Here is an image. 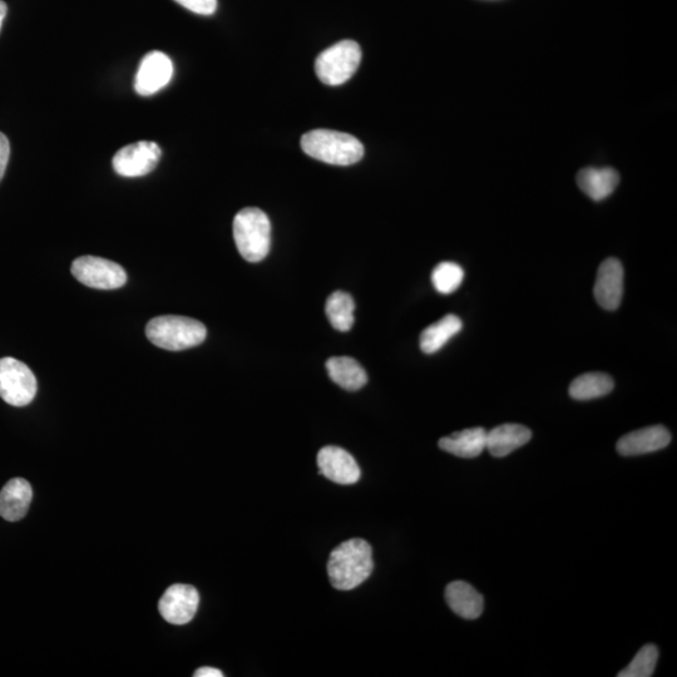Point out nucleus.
<instances>
[{"instance_id":"9","label":"nucleus","mask_w":677,"mask_h":677,"mask_svg":"<svg viewBox=\"0 0 677 677\" xmlns=\"http://www.w3.org/2000/svg\"><path fill=\"white\" fill-rule=\"evenodd\" d=\"M200 596L196 588L191 585H177L167 588L162 599L158 602V610L168 624L186 625L194 619L199 610Z\"/></svg>"},{"instance_id":"1","label":"nucleus","mask_w":677,"mask_h":677,"mask_svg":"<svg viewBox=\"0 0 677 677\" xmlns=\"http://www.w3.org/2000/svg\"><path fill=\"white\" fill-rule=\"evenodd\" d=\"M373 551L369 543L359 538L345 541L335 548L328 561V576L336 590H354L372 575Z\"/></svg>"},{"instance_id":"15","label":"nucleus","mask_w":677,"mask_h":677,"mask_svg":"<svg viewBox=\"0 0 677 677\" xmlns=\"http://www.w3.org/2000/svg\"><path fill=\"white\" fill-rule=\"evenodd\" d=\"M532 432L521 424H502L487 432L486 449L491 456L503 458L531 441Z\"/></svg>"},{"instance_id":"22","label":"nucleus","mask_w":677,"mask_h":677,"mask_svg":"<svg viewBox=\"0 0 677 677\" xmlns=\"http://www.w3.org/2000/svg\"><path fill=\"white\" fill-rule=\"evenodd\" d=\"M355 303L352 295L344 291H335L326 300V316L333 325V328L339 331H349L354 325Z\"/></svg>"},{"instance_id":"10","label":"nucleus","mask_w":677,"mask_h":677,"mask_svg":"<svg viewBox=\"0 0 677 677\" xmlns=\"http://www.w3.org/2000/svg\"><path fill=\"white\" fill-rule=\"evenodd\" d=\"M174 76V64L165 53L153 51L142 58L136 73L135 91L146 97L155 95L170 83Z\"/></svg>"},{"instance_id":"27","label":"nucleus","mask_w":677,"mask_h":677,"mask_svg":"<svg viewBox=\"0 0 677 677\" xmlns=\"http://www.w3.org/2000/svg\"><path fill=\"white\" fill-rule=\"evenodd\" d=\"M195 677H222L224 674L220 670L214 669V667H201V669L196 670Z\"/></svg>"},{"instance_id":"2","label":"nucleus","mask_w":677,"mask_h":677,"mask_svg":"<svg viewBox=\"0 0 677 677\" xmlns=\"http://www.w3.org/2000/svg\"><path fill=\"white\" fill-rule=\"evenodd\" d=\"M301 148L311 158L335 166H350L362 160V142L348 133L315 130L301 138Z\"/></svg>"},{"instance_id":"14","label":"nucleus","mask_w":677,"mask_h":677,"mask_svg":"<svg viewBox=\"0 0 677 677\" xmlns=\"http://www.w3.org/2000/svg\"><path fill=\"white\" fill-rule=\"evenodd\" d=\"M33 489L26 479L14 478L0 491V517L18 522L26 517L31 506Z\"/></svg>"},{"instance_id":"28","label":"nucleus","mask_w":677,"mask_h":677,"mask_svg":"<svg viewBox=\"0 0 677 677\" xmlns=\"http://www.w3.org/2000/svg\"><path fill=\"white\" fill-rule=\"evenodd\" d=\"M8 7L7 4L0 0V31H2L4 19L7 17Z\"/></svg>"},{"instance_id":"26","label":"nucleus","mask_w":677,"mask_h":677,"mask_svg":"<svg viewBox=\"0 0 677 677\" xmlns=\"http://www.w3.org/2000/svg\"><path fill=\"white\" fill-rule=\"evenodd\" d=\"M9 156H11V145H9L7 136L0 132V181L6 174Z\"/></svg>"},{"instance_id":"24","label":"nucleus","mask_w":677,"mask_h":677,"mask_svg":"<svg viewBox=\"0 0 677 677\" xmlns=\"http://www.w3.org/2000/svg\"><path fill=\"white\" fill-rule=\"evenodd\" d=\"M659 660V650L655 645L649 644L642 647L626 667L620 672L619 677H651Z\"/></svg>"},{"instance_id":"19","label":"nucleus","mask_w":677,"mask_h":677,"mask_svg":"<svg viewBox=\"0 0 677 677\" xmlns=\"http://www.w3.org/2000/svg\"><path fill=\"white\" fill-rule=\"evenodd\" d=\"M331 380L350 392L362 389L368 382V374L357 360L350 357H334L326 362Z\"/></svg>"},{"instance_id":"12","label":"nucleus","mask_w":677,"mask_h":677,"mask_svg":"<svg viewBox=\"0 0 677 677\" xmlns=\"http://www.w3.org/2000/svg\"><path fill=\"white\" fill-rule=\"evenodd\" d=\"M594 293L602 309H619L624 296V266L619 260L609 258L600 265Z\"/></svg>"},{"instance_id":"4","label":"nucleus","mask_w":677,"mask_h":677,"mask_svg":"<svg viewBox=\"0 0 677 677\" xmlns=\"http://www.w3.org/2000/svg\"><path fill=\"white\" fill-rule=\"evenodd\" d=\"M234 239L240 255L249 263H260L268 256L271 224L268 215L256 207H246L234 219Z\"/></svg>"},{"instance_id":"3","label":"nucleus","mask_w":677,"mask_h":677,"mask_svg":"<svg viewBox=\"0 0 677 677\" xmlns=\"http://www.w3.org/2000/svg\"><path fill=\"white\" fill-rule=\"evenodd\" d=\"M148 340L156 347L181 352L205 342L206 326L186 316L165 315L150 320L146 326Z\"/></svg>"},{"instance_id":"6","label":"nucleus","mask_w":677,"mask_h":677,"mask_svg":"<svg viewBox=\"0 0 677 677\" xmlns=\"http://www.w3.org/2000/svg\"><path fill=\"white\" fill-rule=\"evenodd\" d=\"M37 379L28 365L14 358L0 359V398L13 407H26L37 395Z\"/></svg>"},{"instance_id":"23","label":"nucleus","mask_w":677,"mask_h":677,"mask_svg":"<svg viewBox=\"0 0 677 677\" xmlns=\"http://www.w3.org/2000/svg\"><path fill=\"white\" fill-rule=\"evenodd\" d=\"M464 271L456 263H441L436 266L432 273V283L434 288L443 295L454 293L462 285Z\"/></svg>"},{"instance_id":"5","label":"nucleus","mask_w":677,"mask_h":677,"mask_svg":"<svg viewBox=\"0 0 677 677\" xmlns=\"http://www.w3.org/2000/svg\"><path fill=\"white\" fill-rule=\"evenodd\" d=\"M362 62V49L357 42L342 41L319 54L315 62L316 76L326 86H340L354 76Z\"/></svg>"},{"instance_id":"13","label":"nucleus","mask_w":677,"mask_h":677,"mask_svg":"<svg viewBox=\"0 0 677 677\" xmlns=\"http://www.w3.org/2000/svg\"><path fill=\"white\" fill-rule=\"evenodd\" d=\"M670 442V432L665 427L654 426L626 434L617 442L616 448L621 456L634 457L661 451Z\"/></svg>"},{"instance_id":"17","label":"nucleus","mask_w":677,"mask_h":677,"mask_svg":"<svg viewBox=\"0 0 677 677\" xmlns=\"http://www.w3.org/2000/svg\"><path fill=\"white\" fill-rule=\"evenodd\" d=\"M446 600L454 614L464 620H477L483 614V597L464 581H454L446 588Z\"/></svg>"},{"instance_id":"16","label":"nucleus","mask_w":677,"mask_h":677,"mask_svg":"<svg viewBox=\"0 0 677 677\" xmlns=\"http://www.w3.org/2000/svg\"><path fill=\"white\" fill-rule=\"evenodd\" d=\"M620 176L614 168L587 167L578 172L577 185L594 201H602L614 194L619 186Z\"/></svg>"},{"instance_id":"21","label":"nucleus","mask_w":677,"mask_h":677,"mask_svg":"<svg viewBox=\"0 0 677 677\" xmlns=\"http://www.w3.org/2000/svg\"><path fill=\"white\" fill-rule=\"evenodd\" d=\"M614 379L605 373H587L573 380L570 395L575 400H592L610 394L614 390Z\"/></svg>"},{"instance_id":"11","label":"nucleus","mask_w":677,"mask_h":677,"mask_svg":"<svg viewBox=\"0 0 677 677\" xmlns=\"http://www.w3.org/2000/svg\"><path fill=\"white\" fill-rule=\"evenodd\" d=\"M318 467L329 481L338 484H354L362 477V472L352 454L340 447L328 446L318 453Z\"/></svg>"},{"instance_id":"8","label":"nucleus","mask_w":677,"mask_h":677,"mask_svg":"<svg viewBox=\"0 0 677 677\" xmlns=\"http://www.w3.org/2000/svg\"><path fill=\"white\" fill-rule=\"evenodd\" d=\"M161 155V148L155 142L132 143L113 156V170L122 177L146 176L155 170Z\"/></svg>"},{"instance_id":"25","label":"nucleus","mask_w":677,"mask_h":677,"mask_svg":"<svg viewBox=\"0 0 677 677\" xmlns=\"http://www.w3.org/2000/svg\"><path fill=\"white\" fill-rule=\"evenodd\" d=\"M175 2L200 16H212L217 11V0H175Z\"/></svg>"},{"instance_id":"20","label":"nucleus","mask_w":677,"mask_h":677,"mask_svg":"<svg viewBox=\"0 0 677 677\" xmlns=\"http://www.w3.org/2000/svg\"><path fill=\"white\" fill-rule=\"evenodd\" d=\"M463 328L462 320L457 315L444 316L437 323L428 326L420 335V349L423 353L434 354L439 352L449 340L456 336Z\"/></svg>"},{"instance_id":"7","label":"nucleus","mask_w":677,"mask_h":677,"mask_svg":"<svg viewBox=\"0 0 677 677\" xmlns=\"http://www.w3.org/2000/svg\"><path fill=\"white\" fill-rule=\"evenodd\" d=\"M71 270L79 283L92 289H120L127 283V274L121 265L97 256H81L73 261Z\"/></svg>"},{"instance_id":"18","label":"nucleus","mask_w":677,"mask_h":677,"mask_svg":"<svg viewBox=\"0 0 677 677\" xmlns=\"http://www.w3.org/2000/svg\"><path fill=\"white\" fill-rule=\"evenodd\" d=\"M487 444V431L484 428H469L451 434L439 441L442 451L459 458L472 459L481 456Z\"/></svg>"}]
</instances>
